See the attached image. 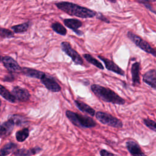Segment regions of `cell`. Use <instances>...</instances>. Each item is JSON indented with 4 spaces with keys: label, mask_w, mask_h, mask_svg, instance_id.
Segmentation results:
<instances>
[{
    "label": "cell",
    "mask_w": 156,
    "mask_h": 156,
    "mask_svg": "<svg viewBox=\"0 0 156 156\" xmlns=\"http://www.w3.org/2000/svg\"><path fill=\"white\" fill-rule=\"evenodd\" d=\"M55 6L62 11L68 13L70 16H75L82 18H90L96 16L97 12L88 8L80 6L70 2H58Z\"/></svg>",
    "instance_id": "obj_1"
},
{
    "label": "cell",
    "mask_w": 156,
    "mask_h": 156,
    "mask_svg": "<svg viewBox=\"0 0 156 156\" xmlns=\"http://www.w3.org/2000/svg\"><path fill=\"white\" fill-rule=\"evenodd\" d=\"M91 90L97 97L104 102L118 105H123L126 103V101L123 98L109 88L93 84L91 86Z\"/></svg>",
    "instance_id": "obj_2"
},
{
    "label": "cell",
    "mask_w": 156,
    "mask_h": 156,
    "mask_svg": "<svg viewBox=\"0 0 156 156\" xmlns=\"http://www.w3.org/2000/svg\"><path fill=\"white\" fill-rule=\"evenodd\" d=\"M65 115L68 119L74 126L80 128H92L96 126L95 121L87 116L82 115L71 110H67Z\"/></svg>",
    "instance_id": "obj_3"
},
{
    "label": "cell",
    "mask_w": 156,
    "mask_h": 156,
    "mask_svg": "<svg viewBox=\"0 0 156 156\" xmlns=\"http://www.w3.org/2000/svg\"><path fill=\"white\" fill-rule=\"evenodd\" d=\"M127 36L136 46L140 48L141 50L152 55L154 57H155V50L149 44L147 41L131 31L127 32Z\"/></svg>",
    "instance_id": "obj_4"
},
{
    "label": "cell",
    "mask_w": 156,
    "mask_h": 156,
    "mask_svg": "<svg viewBox=\"0 0 156 156\" xmlns=\"http://www.w3.org/2000/svg\"><path fill=\"white\" fill-rule=\"evenodd\" d=\"M96 118L102 124L112 127L120 129L123 126L122 122L119 119L108 113L98 112L96 113Z\"/></svg>",
    "instance_id": "obj_5"
},
{
    "label": "cell",
    "mask_w": 156,
    "mask_h": 156,
    "mask_svg": "<svg viewBox=\"0 0 156 156\" xmlns=\"http://www.w3.org/2000/svg\"><path fill=\"white\" fill-rule=\"evenodd\" d=\"M60 47L62 51H63L67 55L71 57V58L76 65H83V60L82 57L76 50H74L71 47L69 43L67 41H62L60 44Z\"/></svg>",
    "instance_id": "obj_6"
},
{
    "label": "cell",
    "mask_w": 156,
    "mask_h": 156,
    "mask_svg": "<svg viewBox=\"0 0 156 156\" xmlns=\"http://www.w3.org/2000/svg\"><path fill=\"white\" fill-rule=\"evenodd\" d=\"M40 80L44 87L50 91L59 92L61 90L60 85L56 82L55 79L50 75L44 74Z\"/></svg>",
    "instance_id": "obj_7"
},
{
    "label": "cell",
    "mask_w": 156,
    "mask_h": 156,
    "mask_svg": "<svg viewBox=\"0 0 156 156\" xmlns=\"http://www.w3.org/2000/svg\"><path fill=\"white\" fill-rule=\"evenodd\" d=\"M63 24L65 26L71 29L73 32L76 33V35L79 36H82L83 32L80 30L79 28L82 26V22L77 19L75 18H66L63 20Z\"/></svg>",
    "instance_id": "obj_8"
},
{
    "label": "cell",
    "mask_w": 156,
    "mask_h": 156,
    "mask_svg": "<svg viewBox=\"0 0 156 156\" xmlns=\"http://www.w3.org/2000/svg\"><path fill=\"white\" fill-rule=\"evenodd\" d=\"M126 146L132 156H147L142 151L139 144L133 140L127 141Z\"/></svg>",
    "instance_id": "obj_9"
},
{
    "label": "cell",
    "mask_w": 156,
    "mask_h": 156,
    "mask_svg": "<svg viewBox=\"0 0 156 156\" xmlns=\"http://www.w3.org/2000/svg\"><path fill=\"white\" fill-rule=\"evenodd\" d=\"M98 58H100L101 60H102L107 68V70L112 71L116 74H118L121 76H124L125 72L124 70H122L118 65H117L113 61L109 60L108 58H105L104 56L102 55H98Z\"/></svg>",
    "instance_id": "obj_10"
},
{
    "label": "cell",
    "mask_w": 156,
    "mask_h": 156,
    "mask_svg": "<svg viewBox=\"0 0 156 156\" xmlns=\"http://www.w3.org/2000/svg\"><path fill=\"white\" fill-rule=\"evenodd\" d=\"M12 95L15 97L16 100L17 99L21 102L27 101L30 97L29 92L26 88L20 87H15L13 88Z\"/></svg>",
    "instance_id": "obj_11"
},
{
    "label": "cell",
    "mask_w": 156,
    "mask_h": 156,
    "mask_svg": "<svg viewBox=\"0 0 156 156\" xmlns=\"http://www.w3.org/2000/svg\"><path fill=\"white\" fill-rule=\"evenodd\" d=\"M1 62L3 63L4 66L11 73L21 71V68L18 63L11 57L5 56L2 58Z\"/></svg>",
    "instance_id": "obj_12"
},
{
    "label": "cell",
    "mask_w": 156,
    "mask_h": 156,
    "mask_svg": "<svg viewBox=\"0 0 156 156\" xmlns=\"http://www.w3.org/2000/svg\"><path fill=\"white\" fill-rule=\"evenodd\" d=\"M15 123L12 118L0 124V138L7 136L12 132Z\"/></svg>",
    "instance_id": "obj_13"
},
{
    "label": "cell",
    "mask_w": 156,
    "mask_h": 156,
    "mask_svg": "<svg viewBox=\"0 0 156 156\" xmlns=\"http://www.w3.org/2000/svg\"><path fill=\"white\" fill-rule=\"evenodd\" d=\"M143 80L151 88H156V70L152 69L145 73L143 76Z\"/></svg>",
    "instance_id": "obj_14"
},
{
    "label": "cell",
    "mask_w": 156,
    "mask_h": 156,
    "mask_svg": "<svg viewBox=\"0 0 156 156\" xmlns=\"http://www.w3.org/2000/svg\"><path fill=\"white\" fill-rule=\"evenodd\" d=\"M43 151V149L39 146H35L30 149H16L13 154L15 156H32L39 154Z\"/></svg>",
    "instance_id": "obj_15"
},
{
    "label": "cell",
    "mask_w": 156,
    "mask_h": 156,
    "mask_svg": "<svg viewBox=\"0 0 156 156\" xmlns=\"http://www.w3.org/2000/svg\"><path fill=\"white\" fill-rule=\"evenodd\" d=\"M140 63L137 62L133 63L131 66V75L133 85L134 86H136L140 84Z\"/></svg>",
    "instance_id": "obj_16"
},
{
    "label": "cell",
    "mask_w": 156,
    "mask_h": 156,
    "mask_svg": "<svg viewBox=\"0 0 156 156\" xmlns=\"http://www.w3.org/2000/svg\"><path fill=\"white\" fill-rule=\"evenodd\" d=\"M74 104L76 106L79 108L81 112L87 113L91 116H94L95 115V110L92 107H91L89 105L86 103L79 101V100H74Z\"/></svg>",
    "instance_id": "obj_17"
},
{
    "label": "cell",
    "mask_w": 156,
    "mask_h": 156,
    "mask_svg": "<svg viewBox=\"0 0 156 156\" xmlns=\"http://www.w3.org/2000/svg\"><path fill=\"white\" fill-rule=\"evenodd\" d=\"M21 71L26 76L38 79H40L45 74L42 71L30 68H23L21 69Z\"/></svg>",
    "instance_id": "obj_18"
},
{
    "label": "cell",
    "mask_w": 156,
    "mask_h": 156,
    "mask_svg": "<svg viewBox=\"0 0 156 156\" xmlns=\"http://www.w3.org/2000/svg\"><path fill=\"white\" fill-rule=\"evenodd\" d=\"M18 147V145L16 143L9 142L6 143L0 149V156H7L10 154L14 152Z\"/></svg>",
    "instance_id": "obj_19"
},
{
    "label": "cell",
    "mask_w": 156,
    "mask_h": 156,
    "mask_svg": "<svg viewBox=\"0 0 156 156\" xmlns=\"http://www.w3.org/2000/svg\"><path fill=\"white\" fill-rule=\"evenodd\" d=\"M29 135V130L28 128L26 127L17 131L15 134V137L18 142H23L28 138Z\"/></svg>",
    "instance_id": "obj_20"
},
{
    "label": "cell",
    "mask_w": 156,
    "mask_h": 156,
    "mask_svg": "<svg viewBox=\"0 0 156 156\" xmlns=\"http://www.w3.org/2000/svg\"><path fill=\"white\" fill-rule=\"evenodd\" d=\"M51 27L55 32H56L57 34L60 35L65 36L67 33V30L66 28L61 23L58 22H54L52 23Z\"/></svg>",
    "instance_id": "obj_21"
},
{
    "label": "cell",
    "mask_w": 156,
    "mask_h": 156,
    "mask_svg": "<svg viewBox=\"0 0 156 156\" xmlns=\"http://www.w3.org/2000/svg\"><path fill=\"white\" fill-rule=\"evenodd\" d=\"M0 95H1L4 99L10 102L14 103L16 102V99L12 95V94H11L9 90H7L1 85H0Z\"/></svg>",
    "instance_id": "obj_22"
},
{
    "label": "cell",
    "mask_w": 156,
    "mask_h": 156,
    "mask_svg": "<svg viewBox=\"0 0 156 156\" xmlns=\"http://www.w3.org/2000/svg\"><path fill=\"white\" fill-rule=\"evenodd\" d=\"M83 58L90 63L93 65L94 66L97 67L99 69H104V66L102 65V64L99 62L98 60H96L94 57H93L91 55H90V54H84L83 55Z\"/></svg>",
    "instance_id": "obj_23"
},
{
    "label": "cell",
    "mask_w": 156,
    "mask_h": 156,
    "mask_svg": "<svg viewBox=\"0 0 156 156\" xmlns=\"http://www.w3.org/2000/svg\"><path fill=\"white\" fill-rule=\"evenodd\" d=\"M29 27V22L24 23L18 25H15L12 27V29L15 33H22L27 30Z\"/></svg>",
    "instance_id": "obj_24"
},
{
    "label": "cell",
    "mask_w": 156,
    "mask_h": 156,
    "mask_svg": "<svg viewBox=\"0 0 156 156\" xmlns=\"http://www.w3.org/2000/svg\"><path fill=\"white\" fill-rule=\"evenodd\" d=\"M137 2L140 3V4H142L146 9H147L148 10H149L150 11H151L152 12H153L154 14L156 13L155 9L154 8V7L152 6V5L151 4V2H155V1H150V0H144V1H136Z\"/></svg>",
    "instance_id": "obj_25"
},
{
    "label": "cell",
    "mask_w": 156,
    "mask_h": 156,
    "mask_svg": "<svg viewBox=\"0 0 156 156\" xmlns=\"http://www.w3.org/2000/svg\"><path fill=\"white\" fill-rule=\"evenodd\" d=\"M143 123L144 125L147 127L151 130H153L154 132H156V127H155V121L152 120L149 118H146L143 119Z\"/></svg>",
    "instance_id": "obj_26"
},
{
    "label": "cell",
    "mask_w": 156,
    "mask_h": 156,
    "mask_svg": "<svg viewBox=\"0 0 156 156\" xmlns=\"http://www.w3.org/2000/svg\"><path fill=\"white\" fill-rule=\"evenodd\" d=\"M13 36V33L11 30L4 28H0V37L2 38H11Z\"/></svg>",
    "instance_id": "obj_27"
},
{
    "label": "cell",
    "mask_w": 156,
    "mask_h": 156,
    "mask_svg": "<svg viewBox=\"0 0 156 156\" xmlns=\"http://www.w3.org/2000/svg\"><path fill=\"white\" fill-rule=\"evenodd\" d=\"M10 118H12V120L13 121L15 125L20 126V125H21L24 122L23 117L21 116H20V115H15L12 116Z\"/></svg>",
    "instance_id": "obj_28"
},
{
    "label": "cell",
    "mask_w": 156,
    "mask_h": 156,
    "mask_svg": "<svg viewBox=\"0 0 156 156\" xmlns=\"http://www.w3.org/2000/svg\"><path fill=\"white\" fill-rule=\"evenodd\" d=\"M95 16L96 17L97 19L100 20H101V21H104V22H105V23H110V21L108 20V19L107 18H106L103 14H102V13H96V15Z\"/></svg>",
    "instance_id": "obj_29"
},
{
    "label": "cell",
    "mask_w": 156,
    "mask_h": 156,
    "mask_svg": "<svg viewBox=\"0 0 156 156\" xmlns=\"http://www.w3.org/2000/svg\"><path fill=\"white\" fill-rule=\"evenodd\" d=\"M99 154L101 156H114L115 155L113 153H112L105 149H101L99 151Z\"/></svg>",
    "instance_id": "obj_30"
},
{
    "label": "cell",
    "mask_w": 156,
    "mask_h": 156,
    "mask_svg": "<svg viewBox=\"0 0 156 156\" xmlns=\"http://www.w3.org/2000/svg\"><path fill=\"white\" fill-rule=\"evenodd\" d=\"M110 2H112V3H113V2H116V1H108Z\"/></svg>",
    "instance_id": "obj_31"
},
{
    "label": "cell",
    "mask_w": 156,
    "mask_h": 156,
    "mask_svg": "<svg viewBox=\"0 0 156 156\" xmlns=\"http://www.w3.org/2000/svg\"><path fill=\"white\" fill-rule=\"evenodd\" d=\"M2 57L0 55V62H1V60H2Z\"/></svg>",
    "instance_id": "obj_32"
},
{
    "label": "cell",
    "mask_w": 156,
    "mask_h": 156,
    "mask_svg": "<svg viewBox=\"0 0 156 156\" xmlns=\"http://www.w3.org/2000/svg\"><path fill=\"white\" fill-rule=\"evenodd\" d=\"M1 100H0V106H1Z\"/></svg>",
    "instance_id": "obj_33"
}]
</instances>
